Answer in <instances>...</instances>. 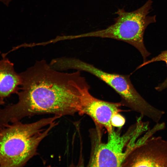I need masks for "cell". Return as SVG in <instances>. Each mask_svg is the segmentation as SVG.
Listing matches in <instances>:
<instances>
[{
    "mask_svg": "<svg viewBox=\"0 0 167 167\" xmlns=\"http://www.w3.org/2000/svg\"><path fill=\"white\" fill-rule=\"evenodd\" d=\"M5 102L4 100H0V105H2L4 104ZM1 136V133L0 132V136Z\"/></svg>",
    "mask_w": 167,
    "mask_h": 167,
    "instance_id": "12",
    "label": "cell"
},
{
    "mask_svg": "<svg viewBox=\"0 0 167 167\" xmlns=\"http://www.w3.org/2000/svg\"><path fill=\"white\" fill-rule=\"evenodd\" d=\"M12 0H0V2H2L5 5L8 6Z\"/></svg>",
    "mask_w": 167,
    "mask_h": 167,
    "instance_id": "11",
    "label": "cell"
},
{
    "mask_svg": "<svg viewBox=\"0 0 167 167\" xmlns=\"http://www.w3.org/2000/svg\"><path fill=\"white\" fill-rule=\"evenodd\" d=\"M1 53V51H0V54Z\"/></svg>",
    "mask_w": 167,
    "mask_h": 167,
    "instance_id": "13",
    "label": "cell"
},
{
    "mask_svg": "<svg viewBox=\"0 0 167 167\" xmlns=\"http://www.w3.org/2000/svg\"><path fill=\"white\" fill-rule=\"evenodd\" d=\"M152 1L148 0L141 7L131 12L119 9L115 12L118 17L114 23L107 28L81 34L75 38L98 37L123 41L136 48L141 54L143 62L151 54L144 45L143 36L146 29L156 22V16L148 15L152 9Z\"/></svg>",
    "mask_w": 167,
    "mask_h": 167,
    "instance_id": "3",
    "label": "cell"
},
{
    "mask_svg": "<svg viewBox=\"0 0 167 167\" xmlns=\"http://www.w3.org/2000/svg\"><path fill=\"white\" fill-rule=\"evenodd\" d=\"M0 60V100H4L19 91L21 84L19 74L15 71L14 64L6 56Z\"/></svg>",
    "mask_w": 167,
    "mask_h": 167,
    "instance_id": "8",
    "label": "cell"
},
{
    "mask_svg": "<svg viewBox=\"0 0 167 167\" xmlns=\"http://www.w3.org/2000/svg\"><path fill=\"white\" fill-rule=\"evenodd\" d=\"M164 61L165 62L167 67V50L162 51L157 56L152 58L150 60H147L139 65L136 70L153 62L158 61ZM167 88V77L162 83L159 84L155 88V89L158 92H161Z\"/></svg>",
    "mask_w": 167,
    "mask_h": 167,
    "instance_id": "9",
    "label": "cell"
},
{
    "mask_svg": "<svg viewBox=\"0 0 167 167\" xmlns=\"http://www.w3.org/2000/svg\"><path fill=\"white\" fill-rule=\"evenodd\" d=\"M62 66L64 69H74L90 73L109 85L120 96L121 103L132 110L145 116L152 120L155 119L159 109L148 102L137 91L132 84L129 75L106 72L93 65L79 59L64 58Z\"/></svg>",
    "mask_w": 167,
    "mask_h": 167,
    "instance_id": "4",
    "label": "cell"
},
{
    "mask_svg": "<svg viewBox=\"0 0 167 167\" xmlns=\"http://www.w3.org/2000/svg\"><path fill=\"white\" fill-rule=\"evenodd\" d=\"M19 74L21 84L16 93L18 101L0 109V126L34 115L62 116L78 113L85 80L79 71L61 72L42 60Z\"/></svg>",
    "mask_w": 167,
    "mask_h": 167,
    "instance_id": "1",
    "label": "cell"
},
{
    "mask_svg": "<svg viewBox=\"0 0 167 167\" xmlns=\"http://www.w3.org/2000/svg\"><path fill=\"white\" fill-rule=\"evenodd\" d=\"M61 117L54 115L28 124L18 121L0 129V167L25 165L37 154L40 142L58 124L56 121Z\"/></svg>",
    "mask_w": 167,
    "mask_h": 167,
    "instance_id": "2",
    "label": "cell"
},
{
    "mask_svg": "<svg viewBox=\"0 0 167 167\" xmlns=\"http://www.w3.org/2000/svg\"><path fill=\"white\" fill-rule=\"evenodd\" d=\"M121 167H167V140L158 136L138 141Z\"/></svg>",
    "mask_w": 167,
    "mask_h": 167,
    "instance_id": "6",
    "label": "cell"
},
{
    "mask_svg": "<svg viewBox=\"0 0 167 167\" xmlns=\"http://www.w3.org/2000/svg\"><path fill=\"white\" fill-rule=\"evenodd\" d=\"M90 87L85 81L81 89V105L78 112L80 115L86 114L93 120L97 126L104 127L107 132L113 127L111 123L113 116L122 111L121 102L114 103L97 99L89 92Z\"/></svg>",
    "mask_w": 167,
    "mask_h": 167,
    "instance_id": "7",
    "label": "cell"
},
{
    "mask_svg": "<svg viewBox=\"0 0 167 167\" xmlns=\"http://www.w3.org/2000/svg\"><path fill=\"white\" fill-rule=\"evenodd\" d=\"M122 134L121 128L108 132L106 142H95L88 164L89 167H121L136 145V140L141 132L143 123L140 120Z\"/></svg>",
    "mask_w": 167,
    "mask_h": 167,
    "instance_id": "5",
    "label": "cell"
},
{
    "mask_svg": "<svg viewBox=\"0 0 167 167\" xmlns=\"http://www.w3.org/2000/svg\"><path fill=\"white\" fill-rule=\"evenodd\" d=\"M125 122V118L119 113L114 114L111 120V125L114 127H122L124 125Z\"/></svg>",
    "mask_w": 167,
    "mask_h": 167,
    "instance_id": "10",
    "label": "cell"
}]
</instances>
